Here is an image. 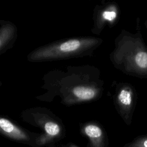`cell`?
I'll list each match as a JSON object with an SVG mask.
<instances>
[{
    "instance_id": "1",
    "label": "cell",
    "mask_w": 147,
    "mask_h": 147,
    "mask_svg": "<svg viewBox=\"0 0 147 147\" xmlns=\"http://www.w3.org/2000/svg\"><path fill=\"white\" fill-rule=\"evenodd\" d=\"M96 71L86 65L69 67L65 72L51 71L44 78L43 88L47 93L40 97L42 99L59 96L61 102L66 105L96 100L103 90V82Z\"/></svg>"
},
{
    "instance_id": "2",
    "label": "cell",
    "mask_w": 147,
    "mask_h": 147,
    "mask_svg": "<svg viewBox=\"0 0 147 147\" xmlns=\"http://www.w3.org/2000/svg\"><path fill=\"white\" fill-rule=\"evenodd\" d=\"M102 42L100 38L94 37L72 38L55 41L31 52L28 60L39 62L91 55Z\"/></svg>"
},
{
    "instance_id": "3",
    "label": "cell",
    "mask_w": 147,
    "mask_h": 147,
    "mask_svg": "<svg viewBox=\"0 0 147 147\" xmlns=\"http://www.w3.org/2000/svg\"><path fill=\"white\" fill-rule=\"evenodd\" d=\"M21 117L25 122L41 130L44 147H55L65 137L62 121L49 110L33 108L22 112Z\"/></svg>"
},
{
    "instance_id": "4",
    "label": "cell",
    "mask_w": 147,
    "mask_h": 147,
    "mask_svg": "<svg viewBox=\"0 0 147 147\" xmlns=\"http://www.w3.org/2000/svg\"><path fill=\"white\" fill-rule=\"evenodd\" d=\"M0 132L14 142L32 147H44L42 133L32 132L7 118L1 117Z\"/></svg>"
},
{
    "instance_id": "5",
    "label": "cell",
    "mask_w": 147,
    "mask_h": 147,
    "mask_svg": "<svg viewBox=\"0 0 147 147\" xmlns=\"http://www.w3.org/2000/svg\"><path fill=\"white\" fill-rule=\"evenodd\" d=\"M80 131L88 140L87 147H108L109 141L107 133L98 122L89 121L81 124Z\"/></svg>"
},
{
    "instance_id": "6",
    "label": "cell",
    "mask_w": 147,
    "mask_h": 147,
    "mask_svg": "<svg viewBox=\"0 0 147 147\" xmlns=\"http://www.w3.org/2000/svg\"><path fill=\"white\" fill-rule=\"evenodd\" d=\"M16 35V26L10 23L1 24L0 35V51L1 53L9 48L11 44L14 42V38Z\"/></svg>"
},
{
    "instance_id": "7",
    "label": "cell",
    "mask_w": 147,
    "mask_h": 147,
    "mask_svg": "<svg viewBox=\"0 0 147 147\" xmlns=\"http://www.w3.org/2000/svg\"><path fill=\"white\" fill-rule=\"evenodd\" d=\"M118 16L117 11L113 5L103 6L101 9L98 10L96 12V23L100 28L101 24H103L106 22L109 23H114Z\"/></svg>"
},
{
    "instance_id": "8",
    "label": "cell",
    "mask_w": 147,
    "mask_h": 147,
    "mask_svg": "<svg viewBox=\"0 0 147 147\" xmlns=\"http://www.w3.org/2000/svg\"><path fill=\"white\" fill-rule=\"evenodd\" d=\"M131 91L127 88H122L117 94L116 100L119 106L123 107H129L132 102Z\"/></svg>"
},
{
    "instance_id": "9",
    "label": "cell",
    "mask_w": 147,
    "mask_h": 147,
    "mask_svg": "<svg viewBox=\"0 0 147 147\" xmlns=\"http://www.w3.org/2000/svg\"><path fill=\"white\" fill-rule=\"evenodd\" d=\"M134 62L139 68H147V52L144 51L137 52L134 57Z\"/></svg>"
},
{
    "instance_id": "10",
    "label": "cell",
    "mask_w": 147,
    "mask_h": 147,
    "mask_svg": "<svg viewBox=\"0 0 147 147\" xmlns=\"http://www.w3.org/2000/svg\"><path fill=\"white\" fill-rule=\"evenodd\" d=\"M123 147H147V135L137 137Z\"/></svg>"
},
{
    "instance_id": "11",
    "label": "cell",
    "mask_w": 147,
    "mask_h": 147,
    "mask_svg": "<svg viewBox=\"0 0 147 147\" xmlns=\"http://www.w3.org/2000/svg\"><path fill=\"white\" fill-rule=\"evenodd\" d=\"M59 147H80V146L74 142H67L65 144H63L62 145H61Z\"/></svg>"
}]
</instances>
